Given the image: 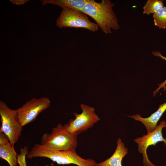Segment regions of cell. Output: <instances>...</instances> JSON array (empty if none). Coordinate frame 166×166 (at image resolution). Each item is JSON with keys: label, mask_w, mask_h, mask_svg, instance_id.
<instances>
[{"label": "cell", "mask_w": 166, "mask_h": 166, "mask_svg": "<svg viewBox=\"0 0 166 166\" xmlns=\"http://www.w3.org/2000/svg\"><path fill=\"white\" fill-rule=\"evenodd\" d=\"M88 0H44L43 5L51 4L58 6L62 8L71 9L81 11Z\"/></svg>", "instance_id": "obj_12"}, {"label": "cell", "mask_w": 166, "mask_h": 166, "mask_svg": "<svg viewBox=\"0 0 166 166\" xmlns=\"http://www.w3.org/2000/svg\"><path fill=\"white\" fill-rule=\"evenodd\" d=\"M165 128H166V127H165Z\"/></svg>", "instance_id": "obj_18"}, {"label": "cell", "mask_w": 166, "mask_h": 166, "mask_svg": "<svg viewBox=\"0 0 166 166\" xmlns=\"http://www.w3.org/2000/svg\"><path fill=\"white\" fill-rule=\"evenodd\" d=\"M166 127V121H161L153 131L141 137H137L134 140L138 145L139 152L142 154L143 163L144 166H156L149 160L147 150L149 146H155L159 142H163L166 146V139L163 137L162 133V129Z\"/></svg>", "instance_id": "obj_8"}, {"label": "cell", "mask_w": 166, "mask_h": 166, "mask_svg": "<svg viewBox=\"0 0 166 166\" xmlns=\"http://www.w3.org/2000/svg\"><path fill=\"white\" fill-rule=\"evenodd\" d=\"M18 166H27L26 158L23 157L19 158L18 160Z\"/></svg>", "instance_id": "obj_16"}, {"label": "cell", "mask_w": 166, "mask_h": 166, "mask_svg": "<svg viewBox=\"0 0 166 166\" xmlns=\"http://www.w3.org/2000/svg\"><path fill=\"white\" fill-rule=\"evenodd\" d=\"M10 2L13 3L17 5H22L28 2V0H11Z\"/></svg>", "instance_id": "obj_17"}, {"label": "cell", "mask_w": 166, "mask_h": 166, "mask_svg": "<svg viewBox=\"0 0 166 166\" xmlns=\"http://www.w3.org/2000/svg\"><path fill=\"white\" fill-rule=\"evenodd\" d=\"M166 110V103L161 105L156 112L147 118H142L138 114L128 116L141 122L145 126L147 133H148L152 132L156 128L158 121Z\"/></svg>", "instance_id": "obj_10"}, {"label": "cell", "mask_w": 166, "mask_h": 166, "mask_svg": "<svg viewBox=\"0 0 166 166\" xmlns=\"http://www.w3.org/2000/svg\"><path fill=\"white\" fill-rule=\"evenodd\" d=\"M49 99L46 97L33 98L17 109L20 122L23 127L34 121L38 115L50 106Z\"/></svg>", "instance_id": "obj_7"}, {"label": "cell", "mask_w": 166, "mask_h": 166, "mask_svg": "<svg viewBox=\"0 0 166 166\" xmlns=\"http://www.w3.org/2000/svg\"><path fill=\"white\" fill-rule=\"evenodd\" d=\"M128 153V149L119 138L117 141L116 148L113 155L105 160L97 163L96 166H122L123 159Z\"/></svg>", "instance_id": "obj_11"}, {"label": "cell", "mask_w": 166, "mask_h": 166, "mask_svg": "<svg viewBox=\"0 0 166 166\" xmlns=\"http://www.w3.org/2000/svg\"><path fill=\"white\" fill-rule=\"evenodd\" d=\"M8 137L0 132V157L6 161L10 166H17L18 155Z\"/></svg>", "instance_id": "obj_9"}, {"label": "cell", "mask_w": 166, "mask_h": 166, "mask_svg": "<svg viewBox=\"0 0 166 166\" xmlns=\"http://www.w3.org/2000/svg\"><path fill=\"white\" fill-rule=\"evenodd\" d=\"M162 0H148L143 7V14L149 15L161 10L164 7Z\"/></svg>", "instance_id": "obj_13"}, {"label": "cell", "mask_w": 166, "mask_h": 166, "mask_svg": "<svg viewBox=\"0 0 166 166\" xmlns=\"http://www.w3.org/2000/svg\"><path fill=\"white\" fill-rule=\"evenodd\" d=\"M27 158L46 157L59 165L73 164L78 166H96L95 160L84 159L77 153L76 148L58 151L49 149L41 144H36L27 155Z\"/></svg>", "instance_id": "obj_2"}, {"label": "cell", "mask_w": 166, "mask_h": 166, "mask_svg": "<svg viewBox=\"0 0 166 166\" xmlns=\"http://www.w3.org/2000/svg\"><path fill=\"white\" fill-rule=\"evenodd\" d=\"M152 53L155 56H156L160 57L162 59L165 60L166 61V57L163 56L161 53L158 51H153L152 52ZM166 79L163 83H161L159 85V87L157 88L154 92H153V94L155 96L156 93H157L160 89L161 88H163L164 90H166Z\"/></svg>", "instance_id": "obj_15"}, {"label": "cell", "mask_w": 166, "mask_h": 166, "mask_svg": "<svg viewBox=\"0 0 166 166\" xmlns=\"http://www.w3.org/2000/svg\"><path fill=\"white\" fill-rule=\"evenodd\" d=\"M154 25L160 29H166V6L153 14Z\"/></svg>", "instance_id": "obj_14"}, {"label": "cell", "mask_w": 166, "mask_h": 166, "mask_svg": "<svg viewBox=\"0 0 166 166\" xmlns=\"http://www.w3.org/2000/svg\"><path fill=\"white\" fill-rule=\"evenodd\" d=\"M87 15L81 11L68 8H62L56 20V24L59 28H81L95 32L98 31V25L92 22Z\"/></svg>", "instance_id": "obj_4"}, {"label": "cell", "mask_w": 166, "mask_h": 166, "mask_svg": "<svg viewBox=\"0 0 166 166\" xmlns=\"http://www.w3.org/2000/svg\"><path fill=\"white\" fill-rule=\"evenodd\" d=\"M114 5L110 0H102L100 2L88 0L82 11L93 19L102 32L108 34L112 33V30L120 28L113 10Z\"/></svg>", "instance_id": "obj_1"}, {"label": "cell", "mask_w": 166, "mask_h": 166, "mask_svg": "<svg viewBox=\"0 0 166 166\" xmlns=\"http://www.w3.org/2000/svg\"><path fill=\"white\" fill-rule=\"evenodd\" d=\"M82 112L79 114L74 112V119H70L66 124L67 130L70 133L79 134L92 127L100 120L95 112L94 107L81 104Z\"/></svg>", "instance_id": "obj_6"}, {"label": "cell", "mask_w": 166, "mask_h": 166, "mask_svg": "<svg viewBox=\"0 0 166 166\" xmlns=\"http://www.w3.org/2000/svg\"><path fill=\"white\" fill-rule=\"evenodd\" d=\"M77 133L69 132L66 124L59 123L52 128L50 133L45 132L42 136L41 144L51 149L62 151L76 148L78 144Z\"/></svg>", "instance_id": "obj_3"}, {"label": "cell", "mask_w": 166, "mask_h": 166, "mask_svg": "<svg viewBox=\"0 0 166 166\" xmlns=\"http://www.w3.org/2000/svg\"><path fill=\"white\" fill-rule=\"evenodd\" d=\"M0 115L2 123L0 132L3 133L10 142L14 144L21 135L23 127L19 121L17 110L10 109L0 100Z\"/></svg>", "instance_id": "obj_5"}]
</instances>
